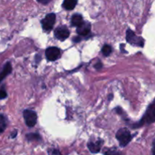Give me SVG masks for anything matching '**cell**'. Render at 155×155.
<instances>
[{"label": "cell", "mask_w": 155, "mask_h": 155, "mask_svg": "<svg viewBox=\"0 0 155 155\" xmlns=\"http://www.w3.org/2000/svg\"><path fill=\"white\" fill-rule=\"evenodd\" d=\"M111 47L109 45H104V47L102 48V50H101V51H102V54H104V56H108L109 54L111 53Z\"/></svg>", "instance_id": "obj_15"}, {"label": "cell", "mask_w": 155, "mask_h": 155, "mask_svg": "<svg viewBox=\"0 0 155 155\" xmlns=\"http://www.w3.org/2000/svg\"><path fill=\"white\" fill-rule=\"evenodd\" d=\"M116 138L119 141L120 145L121 147H125L131 141L132 136L130 132L127 128H122L118 130L116 134Z\"/></svg>", "instance_id": "obj_2"}, {"label": "cell", "mask_w": 155, "mask_h": 155, "mask_svg": "<svg viewBox=\"0 0 155 155\" xmlns=\"http://www.w3.org/2000/svg\"><path fill=\"white\" fill-rule=\"evenodd\" d=\"M154 122H155V99L148 107L142 119L137 124V127H142L145 124H152Z\"/></svg>", "instance_id": "obj_1"}, {"label": "cell", "mask_w": 155, "mask_h": 155, "mask_svg": "<svg viewBox=\"0 0 155 155\" xmlns=\"http://www.w3.org/2000/svg\"><path fill=\"white\" fill-rule=\"evenodd\" d=\"M90 28L91 25L87 22H83L82 25H80V27H77V32L79 35L80 36H86L90 33Z\"/></svg>", "instance_id": "obj_8"}, {"label": "cell", "mask_w": 155, "mask_h": 155, "mask_svg": "<svg viewBox=\"0 0 155 155\" xmlns=\"http://www.w3.org/2000/svg\"><path fill=\"white\" fill-rule=\"evenodd\" d=\"M6 127H7V120H6V118L3 115L0 114V133L4 132Z\"/></svg>", "instance_id": "obj_13"}, {"label": "cell", "mask_w": 155, "mask_h": 155, "mask_svg": "<svg viewBox=\"0 0 155 155\" xmlns=\"http://www.w3.org/2000/svg\"><path fill=\"white\" fill-rule=\"evenodd\" d=\"M12 70V65H11L10 63H7L5 65L2 71V72L0 73V83H1V82L2 81V80H4V79L5 78L8 74H11Z\"/></svg>", "instance_id": "obj_9"}, {"label": "cell", "mask_w": 155, "mask_h": 155, "mask_svg": "<svg viewBox=\"0 0 155 155\" xmlns=\"http://www.w3.org/2000/svg\"><path fill=\"white\" fill-rule=\"evenodd\" d=\"M24 117L26 124L29 127H33L37 121V114L35 111L31 110H25L24 111Z\"/></svg>", "instance_id": "obj_4"}, {"label": "cell", "mask_w": 155, "mask_h": 155, "mask_svg": "<svg viewBox=\"0 0 155 155\" xmlns=\"http://www.w3.org/2000/svg\"><path fill=\"white\" fill-rule=\"evenodd\" d=\"M54 35L58 39L63 41L69 37L70 32L66 27L63 26V27H58L54 30Z\"/></svg>", "instance_id": "obj_7"}, {"label": "cell", "mask_w": 155, "mask_h": 155, "mask_svg": "<svg viewBox=\"0 0 155 155\" xmlns=\"http://www.w3.org/2000/svg\"><path fill=\"white\" fill-rule=\"evenodd\" d=\"M45 56L48 61H55L61 56V51L56 47H50L45 51Z\"/></svg>", "instance_id": "obj_6"}, {"label": "cell", "mask_w": 155, "mask_h": 155, "mask_svg": "<svg viewBox=\"0 0 155 155\" xmlns=\"http://www.w3.org/2000/svg\"><path fill=\"white\" fill-rule=\"evenodd\" d=\"M152 153H153V155H155V148H153Z\"/></svg>", "instance_id": "obj_23"}, {"label": "cell", "mask_w": 155, "mask_h": 155, "mask_svg": "<svg viewBox=\"0 0 155 155\" xmlns=\"http://www.w3.org/2000/svg\"><path fill=\"white\" fill-rule=\"evenodd\" d=\"M7 97V92L4 89H0V99H4Z\"/></svg>", "instance_id": "obj_16"}, {"label": "cell", "mask_w": 155, "mask_h": 155, "mask_svg": "<svg viewBox=\"0 0 155 155\" xmlns=\"http://www.w3.org/2000/svg\"><path fill=\"white\" fill-rule=\"evenodd\" d=\"M77 0H64L63 2V7L67 10H73L77 5Z\"/></svg>", "instance_id": "obj_12"}, {"label": "cell", "mask_w": 155, "mask_h": 155, "mask_svg": "<svg viewBox=\"0 0 155 155\" xmlns=\"http://www.w3.org/2000/svg\"><path fill=\"white\" fill-rule=\"evenodd\" d=\"M101 141H98L96 142H90L88 143V148L92 153H94V154L98 153L99 152L100 149H101Z\"/></svg>", "instance_id": "obj_10"}, {"label": "cell", "mask_w": 155, "mask_h": 155, "mask_svg": "<svg viewBox=\"0 0 155 155\" xmlns=\"http://www.w3.org/2000/svg\"><path fill=\"white\" fill-rule=\"evenodd\" d=\"M55 22V15L53 13L48 14L42 21V28L45 31H51Z\"/></svg>", "instance_id": "obj_5"}, {"label": "cell", "mask_w": 155, "mask_h": 155, "mask_svg": "<svg viewBox=\"0 0 155 155\" xmlns=\"http://www.w3.org/2000/svg\"><path fill=\"white\" fill-rule=\"evenodd\" d=\"M80 40H81V38L78 37V36H77V37H74V42H80Z\"/></svg>", "instance_id": "obj_21"}, {"label": "cell", "mask_w": 155, "mask_h": 155, "mask_svg": "<svg viewBox=\"0 0 155 155\" xmlns=\"http://www.w3.org/2000/svg\"><path fill=\"white\" fill-rule=\"evenodd\" d=\"M153 148H155V139L154 140V142H153Z\"/></svg>", "instance_id": "obj_24"}, {"label": "cell", "mask_w": 155, "mask_h": 155, "mask_svg": "<svg viewBox=\"0 0 155 155\" xmlns=\"http://www.w3.org/2000/svg\"><path fill=\"white\" fill-rule=\"evenodd\" d=\"M84 22L83 19V17L80 15H78V14H76V15H73L72 18H71V24L74 27H80V25L83 24V23Z\"/></svg>", "instance_id": "obj_11"}, {"label": "cell", "mask_w": 155, "mask_h": 155, "mask_svg": "<svg viewBox=\"0 0 155 155\" xmlns=\"http://www.w3.org/2000/svg\"><path fill=\"white\" fill-rule=\"evenodd\" d=\"M126 39H127V41L129 43L133 45H136V46L143 47L144 43H145V40L142 37L136 36V33L133 30H130V29H128L127 31Z\"/></svg>", "instance_id": "obj_3"}, {"label": "cell", "mask_w": 155, "mask_h": 155, "mask_svg": "<svg viewBox=\"0 0 155 155\" xmlns=\"http://www.w3.org/2000/svg\"><path fill=\"white\" fill-rule=\"evenodd\" d=\"M101 68H102V64H101V62H98V63L95 65V68L96 70H100Z\"/></svg>", "instance_id": "obj_19"}, {"label": "cell", "mask_w": 155, "mask_h": 155, "mask_svg": "<svg viewBox=\"0 0 155 155\" xmlns=\"http://www.w3.org/2000/svg\"><path fill=\"white\" fill-rule=\"evenodd\" d=\"M27 139L29 141H37L40 140V136L36 133H30L27 135Z\"/></svg>", "instance_id": "obj_14"}, {"label": "cell", "mask_w": 155, "mask_h": 155, "mask_svg": "<svg viewBox=\"0 0 155 155\" xmlns=\"http://www.w3.org/2000/svg\"><path fill=\"white\" fill-rule=\"evenodd\" d=\"M48 155H62L60 153V151H58L56 149H52L51 151H48Z\"/></svg>", "instance_id": "obj_17"}, {"label": "cell", "mask_w": 155, "mask_h": 155, "mask_svg": "<svg viewBox=\"0 0 155 155\" xmlns=\"http://www.w3.org/2000/svg\"><path fill=\"white\" fill-rule=\"evenodd\" d=\"M16 135H17V132H16V131H15V133H14L13 134H12V138H15V136H16Z\"/></svg>", "instance_id": "obj_22"}, {"label": "cell", "mask_w": 155, "mask_h": 155, "mask_svg": "<svg viewBox=\"0 0 155 155\" xmlns=\"http://www.w3.org/2000/svg\"><path fill=\"white\" fill-rule=\"evenodd\" d=\"M105 154L106 155H117V151L115 149L108 150V151L105 153Z\"/></svg>", "instance_id": "obj_18"}, {"label": "cell", "mask_w": 155, "mask_h": 155, "mask_svg": "<svg viewBox=\"0 0 155 155\" xmlns=\"http://www.w3.org/2000/svg\"><path fill=\"white\" fill-rule=\"evenodd\" d=\"M51 0H37V2H39V3H42L43 5H46L48 3H49Z\"/></svg>", "instance_id": "obj_20"}]
</instances>
